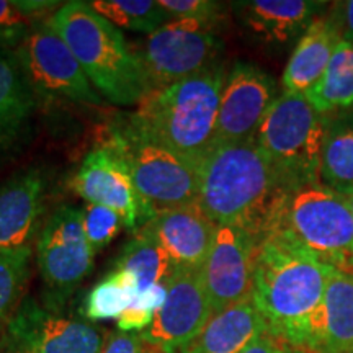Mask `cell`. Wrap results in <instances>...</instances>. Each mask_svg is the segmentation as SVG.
I'll return each mask as SVG.
<instances>
[{
  "label": "cell",
  "mask_w": 353,
  "mask_h": 353,
  "mask_svg": "<svg viewBox=\"0 0 353 353\" xmlns=\"http://www.w3.org/2000/svg\"><path fill=\"white\" fill-rule=\"evenodd\" d=\"M332 270L283 234H263L255 257L252 301L268 334L304 350Z\"/></svg>",
  "instance_id": "cell-1"
},
{
  "label": "cell",
  "mask_w": 353,
  "mask_h": 353,
  "mask_svg": "<svg viewBox=\"0 0 353 353\" xmlns=\"http://www.w3.org/2000/svg\"><path fill=\"white\" fill-rule=\"evenodd\" d=\"M198 205L216 226L262 237L286 185L255 139L213 144L198 164Z\"/></svg>",
  "instance_id": "cell-2"
},
{
  "label": "cell",
  "mask_w": 353,
  "mask_h": 353,
  "mask_svg": "<svg viewBox=\"0 0 353 353\" xmlns=\"http://www.w3.org/2000/svg\"><path fill=\"white\" fill-rule=\"evenodd\" d=\"M226 72L221 64L152 90L126 125L198 167L214 143Z\"/></svg>",
  "instance_id": "cell-3"
},
{
  "label": "cell",
  "mask_w": 353,
  "mask_h": 353,
  "mask_svg": "<svg viewBox=\"0 0 353 353\" xmlns=\"http://www.w3.org/2000/svg\"><path fill=\"white\" fill-rule=\"evenodd\" d=\"M48 25L64 39L97 92L121 107L139 105L151 94L143 63L128 46L121 30L97 13L88 2L63 3Z\"/></svg>",
  "instance_id": "cell-4"
},
{
  "label": "cell",
  "mask_w": 353,
  "mask_h": 353,
  "mask_svg": "<svg viewBox=\"0 0 353 353\" xmlns=\"http://www.w3.org/2000/svg\"><path fill=\"white\" fill-rule=\"evenodd\" d=\"M270 231L283 234L321 262L353 273L350 203L319 179L285 188L267 232Z\"/></svg>",
  "instance_id": "cell-5"
},
{
  "label": "cell",
  "mask_w": 353,
  "mask_h": 353,
  "mask_svg": "<svg viewBox=\"0 0 353 353\" xmlns=\"http://www.w3.org/2000/svg\"><path fill=\"white\" fill-rule=\"evenodd\" d=\"M325 130L327 117L317 112L304 94L283 92L265 114L255 143L290 187L319 179Z\"/></svg>",
  "instance_id": "cell-6"
},
{
  "label": "cell",
  "mask_w": 353,
  "mask_h": 353,
  "mask_svg": "<svg viewBox=\"0 0 353 353\" xmlns=\"http://www.w3.org/2000/svg\"><path fill=\"white\" fill-rule=\"evenodd\" d=\"M105 145L121 157L139 195L154 213L198 203V167L187 159L145 139L126 121L113 126Z\"/></svg>",
  "instance_id": "cell-7"
},
{
  "label": "cell",
  "mask_w": 353,
  "mask_h": 353,
  "mask_svg": "<svg viewBox=\"0 0 353 353\" xmlns=\"http://www.w3.org/2000/svg\"><path fill=\"white\" fill-rule=\"evenodd\" d=\"M108 335L90 321L28 298L0 334L2 353H101Z\"/></svg>",
  "instance_id": "cell-8"
},
{
  "label": "cell",
  "mask_w": 353,
  "mask_h": 353,
  "mask_svg": "<svg viewBox=\"0 0 353 353\" xmlns=\"http://www.w3.org/2000/svg\"><path fill=\"white\" fill-rule=\"evenodd\" d=\"M95 250L88 244L82 211L72 206L56 210L37 241V262L50 296L48 306L61 309L69 294L94 268Z\"/></svg>",
  "instance_id": "cell-9"
},
{
  "label": "cell",
  "mask_w": 353,
  "mask_h": 353,
  "mask_svg": "<svg viewBox=\"0 0 353 353\" xmlns=\"http://www.w3.org/2000/svg\"><path fill=\"white\" fill-rule=\"evenodd\" d=\"M219 50L221 41L210 26L170 19L134 51L148 72L151 88L159 90L211 68Z\"/></svg>",
  "instance_id": "cell-10"
},
{
  "label": "cell",
  "mask_w": 353,
  "mask_h": 353,
  "mask_svg": "<svg viewBox=\"0 0 353 353\" xmlns=\"http://www.w3.org/2000/svg\"><path fill=\"white\" fill-rule=\"evenodd\" d=\"M37 95L100 105L101 97L88 81L77 57L48 21H38L17 48Z\"/></svg>",
  "instance_id": "cell-11"
},
{
  "label": "cell",
  "mask_w": 353,
  "mask_h": 353,
  "mask_svg": "<svg viewBox=\"0 0 353 353\" xmlns=\"http://www.w3.org/2000/svg\"><path fill=\"white\" fill-rule=\"evenodd\" d=\"M213 317L201 272L176 268L167 281V296L141 337L164 353H179Z\"/></svg>",
  "instance_id": "cell-12"
},
{
  "label": "cell",
  "mask_w": 353,
  "mask_h": 353,
  "mask_svg": "<svg viewBox=\"0 0 353 353\" xmlns=\"http://www.w3.org/2000/svg\"><path fill=\"white\" fill-rule=\"evenodd\" d=\"M72 190L90 205L117 211L130 231H139L156 214L139 195L121 157L105 144L83 159L72 176Z\"/></svg>",
  "instance_id": "cell-13"
},
{
  "label": "cell",
  "mask_w": 353,
  "mask_h": 353,
  "mask_svg": "<svg viewBox=\"0 0 353 353\" xmlns=\"http://www.w3.org/2000/svg\"><path fill=\"white\" fill-rule=\"evenodd\" d=\"M259 237L234 226H218L201 267L213 314L252 296Z\"/></svg>",
  "instance_id": "cell-14"
},
{
  "label": "cell",
  "mask_w": 353,
  "mask_h": 353,
  "mask_svg": "<svg viewBox=\"0 0 353 353\" xmlns=\"http://www.w3.org/2000/svg\"><path fill=\"white\" fill-rule=\"evenodd\" d=\"M275 100V81L265 70L249 63L234 64L221 94L213 144L255 139Z\"/></svg>",
  "instance_id": "cell-15"
},
{
  "label": "cell",
  "mask_w": 353,
  "mask_h": 353,
  "mask_svg": "<svg viewBox=\"0 0 353 353\" xmlns=\"http://www.w3.org/2000/svg\"><path fill=\"white\" fill-rule=\"evenodd\" d=\"M216 228L200 205L192 203L159 211L139 231L151 236L176 268L201 270L213 244Z\"/></svg>",
  "instance_id": "cell-16"
},
{
  "label": "cell",
  "mask_w": 353,
  "mask_h": 353,
  "mask_svg": "<svg viewBox=\"0 0 353 353\" xmlns=\"http://www.w3.org/2000/svg\"><path fill=\"white\" fill-rule=\"evenodd\" d=\"M44 175L19 172L0 185V250L30 245L44 208Z\"/></svg>",
  "instance_id": "cell-17"
},
{
  "label": "cell",
  "mask_w": 353,
  "mask_h": 353,
  "mask_svg": "<svg viewBox=\"0 0 353 353\" xmlns=\"http://www.w3.org/2000/svg\"><path fill=\"white\" fill-rule=\"evenodd\" d=\"M306 353H353V273L334 268L312 317Z\"/></svg>",
  "instance_id": "cell-18"
},
{
  "label": "cell",
  "mask_w": 353,
  "mask_h": 353,
  "mask_svg": "<svg viewBox=\"0 0 353 353\" xmlns=\"http://www.w3.org/2000/svg\"><path fill=\"white\" fill-rule=\"evenodd\" d=\"M263 334H268L267 322L250 296L213 314L205 329L179 353H241Z\"/></svg>",
  "instance_id": "cell-19"
},
{
  "label": "cell",
  "mask_w": 353,
  "mask_h": 353,
  "mask_svg": "<svg viewBox=\"0 0 353 353\" xmlns=\"http://www.w3.org/2000/svg\"><path fill=\"white\" fill-rule=\"evenodd\" d=\"M37 97L19 52L0 46V151L21 138L37 110Z\"/></svg>",
  "instance_id": "cell-20"
},
{
  "label": "cell",
  "mask_w": 353,
  "mask_h": 353,
  "mask_svg": "<svg viewBox=\"0 0 353 353\" xmlns=\"http://www.w3.org/2000/svg\"><path fill=\"white\" fill-rule=\"evenodd\" d=\"M341 39V32L332 17H317L299 37L296 48L290 56L281 79L283 92L306 94L309 88L314 87L327 69Z\"/></svg>",
  "instance_id": "cell-21"
},
{
  "label": "cell",
  "mask_w": 353,
  "mask_h": 353,
  "mask_svg": "<svg viewBox=\"0 0 353 353\" xmlns=\"http://www.w3.org/2000/svg\"><path fill=\"white\" fill-rule=\"evenodd\" d=\"M242 20L267 41L286 43L303 34L319 17L324 2L309 0H252L237 3Z\"/></svg>",
  "instance_id": "cell-22"
},
{
  "label": "cell",
  "mask_w": 353,
  "mask_h": 353,
  "mask_svg": "<svg viewBox=\"0 0 353 353\" xmlns=\"http://www.w3.org/2000/svg\"><path fill=\"white\" fill-rule=\"evenodd\" d=\"M319 180L343 196L353 193V112L327 120Z\"/></svg>",
  "instance_id": "cell-23"
},
{
  "label": "cell",
  "mask_w": 353,
  "mask_h": 353,
  "mask_svg": "<svg viewBox=\"0 0 353 353\" xmlns=\"http://www.w3.org/2000/svg\"><path fill=\"white\" fill-rule=\"evenodd\" d=\"M324 117L353 110V44L341 39L319 82L304 94Z\"/></svg>",
  "instance_id": "cell-24"
},
{
  "label": "cell",
  "mask_w": 353,
  "mask_h": 353,
  "mask_svg": "<svg viewBox=\"0 0 353 353\" xmlns=\"http://www.w3.org/2000/svg\"><path fill=\"white\" fill-rule=\"evenodd\" d=\"M117 270L134 273L138 280V293L154 285H167L176 267L165 250L148 234L138 231L128 242L117 262Z\"/></svg>",
  "instance_id": "cell-25"
},
{
  "label": "cell",
  "mask_w": 353,
  "mask_h": 353,
  "mask_svg": "<svg viewBox=\"0 0 353 353\" xmlns=\"http://www.w3.org/2000/svg\"><path fill=\"white\" fill-rule=\"evenodd\" d=\"M138 294L134 273L114 270L87 294L83 316L90 322L118 319Z\"/></svg>",
  "instance_id": "cell-26"
},
{
  "label": "cell",
  "mask_w": 353,
  "mask_h": 353,
  "mask_svg": "<svg viewBox=\"0 0 353 353\" xmlns=\"http://www.w3.org/2000/svg\"><path fill=\"white\" fill-rule=\"evenodd\" d=\"M32 255V245L0 250V334L25 301Z\"/></svg>",
  "instance_id": "cell-27"
},
{
  "label": "cell",
  "mask_w": 353,
  "mask_h": 353,
  "mask_svg": "<svg viewBox=\"0 0 353 353\" xmlns=\"http://www.w3.org/2000/svg\"><path fill=\"white\" fill-rule=\"evenodd\" d=\"M88 3L117 28L131 32L152 34L170 20L159 2L152 0H95Z\"/></svg>",
  "instance_id": "cell-28"
},
{
  "label": "cell",
  "mask_w": 353,
  "mask_h": 353,
  "mask_svg": "<svg viewBox=\"0 0 353 353\" xmlns=\"http://www.w3.org/2000/svg\"><path fill=\"white\" fill-rule=\"evenodd\" d=\"M59 2L48 0H0V46L21 43L28 30L48 13H54Z\"/></svg>",
  "instance_id": "cell-29"
},
{
  "label": "cell",
  "mask_w": 353,
  "mask_h": 353,
  "mask_svg": "<svg viewBox=\"0 0 353 353\" xmlns=\"http://www.w3.org/2000/svg\"><path fill=\"white\" fill-rule=\"evenodd\" d=\"M81 211L83 232H85L88 244L92 245L95 254L105 249L118 236L120 229L125 226L121 216L117 211L105 208V206L87 203Z\"/></svg>",
  "instance_id": "cell-30"
},
{
  "label": "cell",
  "mask_w": 353,
  "mask_h": 353,
  "mask_svg": "<svg viewBox=\"0 0 353 353\" xmlns=\"http://www.w3.org/2000/svg\"><path fill=\"white\" fill-rule=\"evenodd\" d=\"M170 19L193 20L206 26H213L221 19V3L211 0H159Z\"/></svg>",
  "instance_id": "cell-31"
},
{
  "label": "cell",
  "mask_w": 353,
  "mask_h": 353,
  "mask_svg": "<svg viewBox=\"0 0 353 353\" xmlns=\"http://www.w3.org/2000/svg\"><path fill=\"white\" fill-rule=\"evenodd\" d=\"M144 343L141 335L120 330L108 335L101 353H144Z\"/></svg>",
  "instance_id": "cell-32"
},
{
  "label": "cell",
  "mask_w": 353,
  "mask_h": 353,
  "mask_svg": "<svg viewBox=\"0 0 353 353\" xmlns=\"http://www.w3.org/2000/svg\"><path fill=\"white\" fill-rule=\"evenodd\" d=\"M332 20L337 25L341 37L353 44V0L335 3Z\"/></svg>",
  "instance_id": "cell-33"
},
{
  "label": "cell",
  "mask_w": 353,
  "mask_h": 353,
  "mask_svg": "<svg viewBox=\"0 0 353 353\" xmlns=\"http://www.w3.org/2000/svg\"><path fill=\"white\" fill-rule=\"evenodd\" d=\"M290 350L291 347L286 345L285 342H281L280 339L273 337L272 334H263L259 339H255L241 353H288Z\"/></svg>",
  "instance_id": "cell-34"
},
{
  "label": "cell",
  "mask_w": 353,
  "mask_h": 353,
  "mask_svg": "<svg viewBox=\"0 0 353 353\" xmlns=\"http://www.w3.org/2000/svg\"><path fill=\"white\" fill-rule=\"evenodd\" d=\"M144 353H164V352H161V350H159V348L152 347V345H148V347L144 348Z\"/></svg>",
  "instance_id": "cell-35"
},
{
  "label": "cell",
  "mask_w": 353,
  "mask_h": 353,
  "mask_svg": "<svg viewBox=\"0 0 353 353\" xmlns=\"http://www.w3.org/2000/svg\"><path fill=\"white\" fill-rule=\"evenodd\" d=\"M348 198V203H350V208H352V213H353V193L350 196H347Z\"/></svg>",
  "instance_id": "cell-36"
},
{
  "label": "cell",
  "mask_w": 353,
  "mask_h": 353,
  "mask_svg": "<svg viewBox=\"0 0 353 353\" xmlns=\"http://www.w3.org/2000/svg\"><path fill=\"white\" fill-rule=\"evenodd\" d=\"M288 353H306V352H303V350H296V348H291V350H290Z\"/></svg>",
  "instance_id": "cell-37"
},
{
  "label": "cell",
  "mask_w": 353,
  "mask_h": 353,
  "mask_svg": "<svg viewBox=\"0 0 353 353\" xmlns=\"http://www.w3.org/2000/svg\"><path fill=\"white\" fill-rule=\"evenodd\" d=\"M0 353H2V350H0Z\"/></svg>",
  "instance_id": "cell-38"
}]
</instances>
